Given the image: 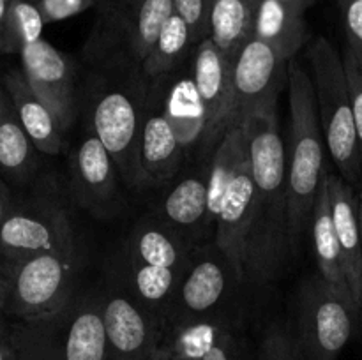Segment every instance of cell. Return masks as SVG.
<instances>
[{"instance_id": "52a82bcc", "label": "cell", "mask_w": 362, "mask_h": 360, "mask_svg": "<svg viewBox=\"0 0 362 360\" xmlns=\"http://www.w3.org/2000/svg\"><path fill=\"white\" fill-rule=\"evenodd\" d=\"M361 321L356 302L334 284L315 274L297 295L296 334L306 360H336Z\"/></svg>"}, {"instance_id": "2e32d148", "label": "cell", "mask_w": 362, "mask_h": 360, "mask_svg": "<svg viewBox=\"0 0 362 360\" xmlns=\"http://www.w3.org/2000/svg\"><path fill=\"white\" fill-rule=\"evenodd\" d=\"M21 71L32 90L49 106L62 129L74 120V71L62 52L39 39L20 52Z\"/></svg>"}, {"instance_id": "603a6c76", "label": "cell", "mask_w": 362, "mask_h": 360, "mask_svg": "<svg viewBox=\"0 0 362 360\" xmlns=\"http://www.w3.org/2000/svg\"><path fill=\"white\" fill-rule=\"evenodd\" d=\"M310 229L311 240H313L315 260H317L318 274L324 279H327L331 284H334L339 292H343L345 295H349L350 299L354 300L349 288V282H346L341 249H339L334 222H332L331 201H329V191L327 184H325V175L320 191H318L317 200H315ZM357 309H359V307H357Z\"/></svg>"}, {"instance_id": "3957f363", "label": "cell", "mask_w": 362, "mask_h": 360, "mask_svg": "<svg viewBox=\"0 0 362 360\" xmlns=\"http://www.w3.org/2000/svg\"><path fill=\"white\" fill-rule=\"evenodd\" d=\"M18 360H110L103 292H80L52 313L9 321Z\"/></svg>"}, {"instance_id": "cb8c5ba5", "label": "cell", "mask_w": 362, "mask_h": 360, "mask_svg": "<svg viewBox=\"0 0 362 360\" xmlns=\"http://www.w3.org/2000/svg\"><path fill=\"white\" fill-rule=\"evenodd\" d=\"M37 152L6 92L0 101V173L14 182H25L35 169Z\"/></svg>"}, {"instance_id": "9a60e30c", "label": "cell", "mask_w": 362, "mask_h": 360, "mask_svg": "<svg viewBox=\"0 0 362 360\" xmlns=\"http://www.w3.org/2000/svg\"><path fill=\"white\" fill-rule=\"evenodd\" d=\"M119 168L94 133L81 138L71 157V193L83 210L110 217L119 210Z\"/></svg>"}, {"instance_id": "277c9868", "label": "cell", "mask_w": 362, "mask_h": 360, "mask_svg": "<svg viewBox=\"0 0 362 360\" xmlns=\"http://www.w3.org/2000/svg\"><path fill=\"white\" fill-rule=\"evenodd\" d=\"M194 244L158 214L141 217L127 236L120 279L144 306L166 321L191 263Z\"/></svg>"}, {"instance_id": "74e56055", "label": "cell", "mask_w": 362, "mask_h": 360, "mask_svg": "<svg viewBox=\"0 0 362 360\" xmlns=\"http://www.w3.org/2000/svg\"><path fill=\"white\" fill-rule=\"evenodd\" d=\"M283 4H286L288 7H292V9H296L297 13H306L308 7L313 6L315 0H281Z\"/></svg>"}, {"instance_id": "8992f818", "label": "cell", "mask_w": 362, "mask_h": 360, "mask_svg": "<svg viewBox=\"0 0 362 360\" xmlns=\"http://www.w3.org/2000/svg\"><path fill=\"white\" fill-rule=\"evenodd\" d=\"M173 13V0H108L88 35L85 55L99 66L141 69Z\"/></svg>"}, {"instance_id": "d4e9b609", "label": "cell", "mask_w": 362, "mask_h": 360, "mask_svg": "<svg viewBox=\"0 0 362 360\" xmlns=\"http://www.w3.org/2000/svg\"><path fill=\"white\" fill-rule=\"evenodd\" d=\"M258 4L260 0H212L211 39L230 59L253 35Z\"/></svg>"}, {"instance_id": "8d00e7d4", "label": "cell", "mask_w": 362, "mask_h": 360, "mask_svg": "<svg viewBox=\"0 0 362 360\" xmlns=\"http://www.w3.org/2000/svg\"><path fill=\"white\" fill-rule=\"evenodd\" d=\"M7 292H9V265L0 258V311L6 307Z\"/></svg>"}, {"instance_id": "9c48e42d", "label": "cell", "mask_w": 362, "mask_h": 360, "mask_svg": "<svg viewBox=\"0 0 362 360\" xmlns=\"http://www.w3.org/2000/svg\"><path fill=\"white\" fill-rule=\"evenodd\" d=\"M74 246L76 235L69 214L49 196L37 194L14 203L0 226V258L6 263Z\"/></svg>"}, {"instance_id": "ba28073f", "label": "cell", "mask_w": 362, "mask_h": 360, "mask_svg": "<svg viewBox=\"0 0 362 360\" xmlns=\"http://www.w3.org/2000/svg\"><path fill=\"white\" fill-rule=\"evenodd\" d=\"M9 265V292L4 313L28 320L52 313L76 292L81 258L78 246L49 251Z\"/></svg>"}, {"instance_id": "7bdbcfd3", "label": "cell", "mask_w": 362, "mask_h": 360, "mask_svg": "<svg viewBox=\"0 0 362 360\" xmlns=\"http://www.w3.org/2000/svg\"><path fill=\"white\" fill-rule=\"evenodd\" d=\"M30 2H34V4H35V0H30Z\"/></svg>"}, {"instance_id": "f1b7e54d", "label": "cell", "mask_w": 362, "mask_h": 360, "mask_svg": "<svg viewBox=\"0 0 362 360\" xmlns=\"http://www.w3.org/2000/svg\"><path fill=\"white\" fill-rule=\"evenodd\" d=\"M211 6L212 0H173V11L189 27L194 46L211 37Z\"/></svg>"}, {"instance_id": "5b68a950", "label": "cell", "mask_w": 362, "mask_h": 360, "mask_svg": "<svg viewBox=\"0 0 362 360\" xmlns=\"http://www.w3.org/2000/svg\"><path fill=\"white\" fill-rule=\"evenodd\" d=\"M308 64L329 155L339 176L359 186L362 162L343 55L329 39L317 37L308 48Z\"/></svg>"}, {"instance_id": "83f0119b", "label": "cell", "mask_w": 362, "mask_h": 360, "mask_svg": "<svg viewBox=\"0 0 362 360\" xmlns=\"http://www.w3.org/2000/svg\"><path fill=\"white\" fill-rule=\"evenodd\" d=\"M258 360H306L293 330L281 323H272L264 332Z\"/></svg>"}, {"instance_id": "ac0fdd59", "label": "cell", "mask_w": 362, "mask_h": 360, "mask_svg": "<svg viewBox=\"0 0 362 360\" xmlns=\"http://www.w3.org/2000/svg\"><path fill=\"white\" fill-rule=\"evenodd\" d=\"M325 184L331 201L332 222L341 249L343 268L354 302L361 304V275H362V232L359 215V193L352 184L346 182L332 172H325ZM361 316V314H359Z\"/></svg>"}, {"instance_id": "6da1fadb", "label": "cell", "mask_w": 362, "mask_h": 360, "mask_svg": "<svg viewBox=\"0 0 362 360\" xmlns=\"http://www.w3.org/2000/svg\"><path fill=\"white\" fill-rule=\"evenodd\" d=\"M243 126L255 180V207L247 236L244 282L267 284L278 275L288 249V173L278 113L247 116Z\"/></svg>"}, {"instance_id": "b9f144b4", "label": "cell", "mask_w": 362, "mask_h": 360, "mask_svg": "<svg viewBox=\"0 0 362 360\" xmlns=\"http://www.w3.org/2000/svg\"><path fill=\"white\" fill-rule=\"evenodd\" d=\"M338 2H339V6H343V4H345L346 0H338Z\"/></svg>"}, {"instance_id": "5bb4252c", "label": "cell", "mask_w": 362, "mask_h": 360, "mask_svg": "<svg viewBox=\"0 0 362 360\" xmlns=\"http://www.w3.org/2000/svg\"><path fill=\"white\" fill-rule=\"evenodd\" d=\"M144 112L127 92L110 88L92 106V133L101 140L115 161L120 176L138 186V148Z\"/></svg>"}, {"instance_id": "30bf717a", "label": "cell", "mask_w": 362, "mask_h": 360, "mask_svg": "<svg viewBox=\"0 0 362 360\" xmlns=\"http://www.w3.org/2000/svg\"><path fill=\"white\" fill-rule=\"evenodd\" d=\"M237 284H240L239 275L216 244L204 249L194 247L179 293L166 314L165 330L177 325L225 316V306Z\"/></svg>"}, {"instance_id": "7402d4cb", "label": "cell", "mask_w": 362, "mask_h": 360, "mask_svg": "<svg viewBox=\"0 0 362 360\" xmlns=\"http://www.w3.org/2000/svg\"><path fill=\"white\" fill-rule=\"evenodd\" d=\"M253 35L278 49L286 60H293L308 42L310 32L303 13H297L281 0H260Z\"/></svg>"}, {"instance_id": "4dcf8cb0", "label": "cell", "mask_w": 362, "mask_h": 360, "mask_svg": "<svg viewBox=\"0 0 362 360\" xmlns=\"http://www.w3.org/2000/svg\"><path fill=\"white\" fill-rule=\"evenodd\" d=\"M346 48L362 66V0H346L341 6Z\"/></svg>"}, {"instance_id": "484cf974", "label": "cell", "mask_w": 362, "mask_h": 360, "mask_svg": "<svg viewBox=\"0 0 362 360\" xmlns=\"http://www.w3.org/2000/svg\"><path fill=\"white\" fill-rule=\"evenodd\" d=\"M191 46L194 44L191 39L189 27L179 14L173 13L168 21L163 25L154 46L141 64L140 73L152 80L172 73Z\"/></svg>"}, {"instance_id": "60d3db41", "label": "cell", "mask_w": 362, "mask_h": 360, "mask_svg": "<svg viewBox=\"0 0 362 360\" xmlns=\"http://www.w3.org/2000/svg\"><path fill=\"white\" fill-rule=\"evenodd\" d=\"M4 97H6V92H4V90H2V87H0V101H2Z\"/></svg>"}, {"instance_id": "4fadbf2b", "label": "cell", "mask_w": 362, "mask_h": 360, "mask_svg": "<svg viewBox=\"0 0 362 360\" xmlns=\"http://www.w3.org/2000/svg\"><path fill=\"white\" fill-rule=\"evenodd\" d=\"M193 85L204 109L205 147H214L237 126L235 95L232 81V59L226 56L211 37L197 46L193 60Z\"/></svg>"}, {"instance_id": "836d02e7", "label": "cell", "mask_w": 362, "mask_h": 360, "mask_svg": "<svg viewBox=\"0 0 362 360\" xmlns=\"http://www.w3.org/2000/svg\"><path fill=\"white\" fill-rule=\"evenodd\" d=\"M0 360H18L13 341H11L9 321L4 311H0Z\"/></svg>"}, {"instance_id": "1f68e13d", "label": "cell", "mask_w": 362, "mask_h": 360, "mask_svg": "<svg viewBox=\"0 0 362 360\" xmlns=\"http://www.w3.org/2000/svg\"><path fill=\"white\" fill-rule=\"evenodd\" d=\"M46 23L69 20L95 6V0H35Z\"/></svg>"}, {"instance_id": "8fae6325", "label": "cell", "mask_w": 362, "mask_h": 360, "mask_svg": "<svg viewBox=\"0 0 362 360\" xmlns=\"http://www.w3.org/2000/svg\"><path fill=\"white\" fill-rule=\"evenodd\" d=\"M103 327L110 360H148L165 337V321L120 281L103 292Z\"/></svg>"}, {"instance_id": "7a4b0ae2", "label": "cell", "mask_w": 362, "mask_h": 360, "mask_svg": "<svg viewBox=\"0 0 362 360\" xmlns=\"http://www.w3.org/2000/svg\"><path fill=\"white\" fill-rule=\"evenodd\" d=\"M288 249L296 253L303 236L310 232L315 200L327 172V145L318 116L313 81L310 71L297 60H290L288 66Z\"/></svg>"}, {"instance_id": "ffe728a7", "label": "cell", "mask_w": 362, "mask_h": 360, "mask_svg": "<svg viewBox=\"0 0 362 360\" xmlns=\"http://www.w3.org/2000/svg\"><path fill=\"white\" fill-rule=\"evenodd\" d=\"M4 87L35 148L48 155L59 154L64 145L62 126L49 106L32 90L23 71H9L4 78Z\"/></svg>"}, {"instance_id": "f546056e", "label": "cell", "mask_w": 362, "mask_h": 360, "mask_svg": "<svg viewBox=\"0 0 362 360\" xmlns=\"http://www.w3.org/2000/svg\"><path fill=\"white\" fill-rule=\"evenodd\" d=\"M343 55V64H345L346 80H349L350 99H352V112L354 122H356L357 141H359L361 162H362V66L357 62L356 56L352 55L349 48H345Z\"/></svg>"}, {"instance_id": "d590c367", "label": "cell", "mask_w": 362, "mask_h": 360, "mask_svg": "<svg viewBox=\"0 0 362 360\" xmlns=\"http://www.w3.org/2000/svg\"><path fill=\"white\" fill-rule=\"evenodd\" d=\"M13 207H14L13 194H11L9 187H7V184L4 182L2 176H0V226H2V222L6 221V217L9 215V212L13 210Z\"/></svg>"}, {"instance_id": "ab89813d", "label": "cell", "mask_w": 362, "mask_h": 360, "mask_svg": "<svg viewBox=\"0 0 362 360\" xmlns=\"http://www.w3.org/2000/svg\"><path fill=\"white\" fill-rule=\"evenodd\" d=\"M148 360H173V359H172V356L168 355V353L165 352V349H163V348H159L158 352H156L154 355H152L151 359H148Z\"/></svg>"}, {"instance_id": "d6a6232c", "label": "cell", "mask_w": 362, "mask_h": 360, "mask_svg": "<svg viewBox=\"0 0 362 360\" xmlns=\"http://www.w3.org/2000/svg\"><path fill=\"white\" fill-rule=\"evenodd\" d=\"M202 360H239V341H237L235 328L226 330L202 356Z\"/></svg>"}, {"instance_id": "f35d334b", "label": "cell", "mask_w": 362, "mask_h": 360, "mask_svg": "<svg viewBox=\"0 0 362 360\" xmlns=\"http://www.w3.org/2000/svg\"><path fill=\"white\" fill-rule=\"evenodd\" d=\"M359 215H361V232H362V186L359 189ZM359 314H361V323H362V275H361V304H359Z\"/></svg>"}, {"instance_id": "44dd1931", "label": "cell", "mask_w": 362, "mask_h": 360, "mask_svg": "<svg viewBox=\"0 0 362 360\" xmlns=\"http://www.w3.org/2000/svg\"><path fill=\"white\" fill-rule=\"evenodd\" d=\"M159 217L194 244L212 229L209 219V169L184 176L170 189L158 212Z\"/></svg>"}, {"instance_id": "4316f807", "label": "cell", "mask_w": 362, "mask_h": 360, "mask_svg": "<svg viewBox=\"0 0 362 360\" xmlns=\"http://www.w3.org/2000/svg\"><path fill=\"white\" fill-rule=\"evenodd\" d=\"M46 21L41 11L30 0H11L7 14V41L9 53H20L25 46L42 39Z\"/></svg>"}, {"instance_id": "e575fe53", "label": "cell", "mask_w": 362, "mask_h": 360, "mask_svg": "<svg viewBox=\"0 0 362 360\" xmlns=\"http://www.w3.org/2000/svg\"><path fill=\"white\" fill-rule=\"evenodd\" d=\"M11 0H0V52L9 53L7 41V14H9Z\"/></svg>"}, {"instance_id": "e0dca14e", "label": "cell", "mask_w": 362, "mask_h": 360, "mask_svg": "<svg viewBox=\"0 0 362 360\" xmlns=\"http://www.w3.org/2000/svg\"><path fill=\"white\" fill-rule=\"evenodd\" d=\"M253 207L255 180L247 159L226 189L214 224V244L228 258L240 282H244V260L253 222Z\"/></svg>"}, {"instance_id": "7c38bea8", "label": "cell", "mask_w": 362, "mask_h": 360, "mask_svg": "<svg viewBox=\"0 0 362 360\" xmlns=\"http://www.w3.org/2000/svg\"><path fill=\"white\" fill-rule=\"evenodd\" d=\"M288 66L278 49L251 35L232 59L237 126L247 116L274 112L278 95L288 85Z\"/></svg>"}, {"instance_id": "d6986e66", "label": "cell", "mask_w": 362, "mask_h": 360, "mask_svg": "<svg viewBox=\"0 0 362 360\" xmlns=\"http://www.w3.org/2000/svg\"><path fill=\"white\" fill-rule=\"evenodd\" d=\"M184 143L168 115L147 113L138 148V186L154 187L168 182L180 169Z\"/></svg>"}]
</instances>
